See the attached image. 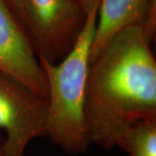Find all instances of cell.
Here are the masks:
<instances>
[{"mask_svg": "<svg viewBox=\"0 0 156 156\" xmlns=\"http://www.w3.org/2000/svg\"><path fill=\"white\" fill-rule=\"evenodd\" d=\"M144 27L118 31L90 62L84 120L90 144L118 145L134 123L156 119V61Z\"/></svg>", "mask_w": 156, "mask_h": 156, "instance_id": "obj_1", "label": "cell"}, {"mask_svg": "<svg viewBox=\"0 0 156 156\" xmlns=\"http://www.w3.org/2000/svg\"><path fill=\"white\" fill-rule=\"evenodd\" d=\"M100 2L86 14L75 44L61 61L52 63L38 58L48 87L45 135L72 155L83 154L90 145L84 120V102Z\"/></svg>", "mask_w": 156, "mask_h": 156, "instance_id": "obj_2", "label": "cell"}, {"mask_svg": "<svg viewBox=\"0 0 156 156\" xmlns=\"http://www.w3.org/2000/svg\"><path fill=\"white\" fill-rule=\"evenodd\" d=\"M47 97L0 71V129L5 130L3 148L8 156H23L27 146L46 134Z\"/></svg>", "mask_w": 156, "mask_h": 156, "instance_id": "obj_3", "label": "cell"}, {"mask_svg": "<svg viewBox=\"0 0 156 156\" xmlns=\"http://www.w3.org/2000/svg\"><path fill=\"white\" fill-rule=\"evenodd\" d=\"M26 5L37 57L60 62L75 44L86 15L74 0H26Z\"/></svg>", "mask_w": 156, "mask_h": 156, "instance_id": "obj_4", "label": "cell"}, {"mask_svg": "<svg viewBox=\"0 0 156 156\" xmlns=\"http://www.w3.org/2000/svg\"><path fill=\"white\" fill-rule=\"evenodd\" d=\"M0 71L47 97L46 78L32 41L5 0H0Z\"/></svg>", "mask_w": 156, "mask_h": 156, "instance_id": "obj_5", "label": "cell"}, {"mask_svg": "<svg viewBox=\"0 0 156 156\" xmlns=\"http://www.w3.org/2000/svg\"><path fill=\"white\" fill-rule=\"evenodd\" d=\"M155 7V0H101L90 62L118 31L132 24H141L153 43L156 34Z\"/></svg>", "mask_w": 156, "mask_h": 156, "instance_id": "obj_6", "label": "cell"}, {"mask_svg": "<svg viewBox=\"0 0 156 156\" xmlns=\"http://www.w3.org/2000/svg\"><path fill=\"white\" fill-rule=\"evenodd\" d=\"M117 146L128 156H156V119L134 123Z\"/></svg>", "mask_w": 156, "mask_h": 156, "instance_id": "obj_7", "label": "cell"}, {"mask_svg": "<svg viewBox=\"0 0 156 156\" xmlns=\"http://www.w3.org/2000/svg\"><path fill=\"white\" fill-rule=\"evenodd\" d=\"M9 7L17 17L18 22L28 33L30 38V18H29L28 10L26 5V0H5ZM31 40V39H30Z\"/></svg>", "mask_w": 156, "mask_h": 156, "instance_id": "obj_8", "label": "cell"}, {"mask_svg": "<svg viewBox=\"0 0 156 156\" xmlns=\"http://www.w3.org/2000/svg\"><path fill=\"white\" fill-rule=\"evenodd\" d=\"M98 1L99 0H74V2L77 5L78 7L85 15Z\"/></svg>", "mask_w": 156, "mask_h": 156, "instance_id": "obj_9", "label": "cell"}, {"mask_svg": "<svg viewBox=\"0 0 156 156\" xmlns=\"http://www.w3.org/2000/svg\"><path fill=\"white\" fill-rule=\"evenodd\" d=\"M3 143H4V138L0 136V156H8L3 148Z\"/></svg>", "mask_w": 156, "mask_h": 156, "instance_id": "obj_10", "label": "cell"}]
</instances>
